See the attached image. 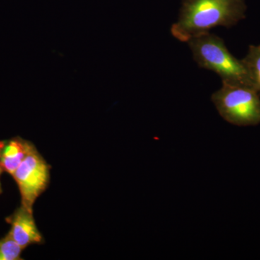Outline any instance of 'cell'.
<instances>
[{
    "instance_id": "cell-1",
    "label": "cell",
    "mask_w": 260,
    "mask_h": 260,
    "mask_svg": "<svg viewBox=\"0 0 260 260\" xmlns=\"http://www.w3.org/2000/svg\"><path fill=\"white\" fill-rule=\"evenodd\" d=\"M245 0H183L173 37L187 42L218 26L231 28L246 18Z\"/></svg>"
},
{
    "instance_id": "cell-2",
    "label": "cell",
    "mask_w": 260,
    "mask_h": 260,
    "mask_svg": "<svg viewBox=\"0 0 260 260\" xmlns=\"http://www.w3.org/2000/svg\"><path fill=\"white\" fill-rule=\"evenodd\" d=\"M186 43L200 68L215 72L223 83L251 87L245 65L229 52L221 38L208 32L191 38Z\"/></svg>"
},
{
    "instance_id": "cell-3",
    "label": "cell",
    "mask_w": 260,
    "mask_h": 260,
    "mask_svg": "<svg viewBox=\"0 0 260 260\" xmlns=\"http://www.w3.org/2000/svg\"><path fill=\"white\" fill-rule=\"evenodd\" d=\"M211 100L220 116L239 126L260 124V93L250 86L223 83Z\"/></svg>"
},
{
    "instance_id": "cell-4",
    "label": "cell",
    "mask_w": 260,
    "mask_h": 260,
    "mask_svg": "<svg viewBox=\"0 0 260 260\" xmlns=\"http://www.w3.org/2000/svg\"><path fill=\"white\" fill-rule=\"evenodd\" d=\"M12 176L18 184L22 205L32 211L36 200L49 184L50 167L34 147Z\"/></svg>"
},
{
    "instance_id": "cell-5",
    "label": "cell",
    "mask_w": 260,
    "mask_h": 260,
    "mask_svg": "<svg viewBox=\"0 0 260 260\" xmlns=\"http://www.w3.org/2000/svg\"><path fill=\"white\" fill-rule=\"evenodd\" d=\"M11 229L9 234L23 249L34 244L42 243V234L35 223L32 211L21 205L10 218Z\"/></svg>"
},
{
    "instance_id": "cell-6",
    "label": "cell",
    "mask_w": 260,
    "mask_h": 260,
    "mask_svg": "<svg viewBox=\"0 0 260 260\" xmlns=\"http://www.w3.org/2000/svg\"><path fill=\"white\" fill-rule=\"evenodd\" d=\"M34 147L30 142L19 137L0 142V167L13 175Z\"/></svg>"
},
{
    "instance_id": "cell-7",
    "label": "cell",
    "mask_w": 260,
    "mask_h": 260,
    "mask_svg": "<svg viewBox=\"0 0 260 260\" xmlns=\"http://www.w3.org/2000/svg\"><path fill=\"white\" fill-rule=\"evenodd\" d=\"M249 75L251 88L260 93V45H250L245 57L242 59Z\"/></svg>"
},
{
    "instance_id": "cell-8",
    "label": "cell",
    "mask_w": 260,
    "mask_h": 260,
    "mask_svg": "<svg viewBox=\"0 0 260 260\" xmlns=\"http://www.w3.org/2000/svg\"><path fill=\"white\" fill-rule=\"evenodd\" d=\"M23 249L8 234L0 239V260L20 259V254Z\"/></svg>"
},
{
    "instance_id": "cell-9",
    "label": "cell",
    "mask_w": 260,
    "mask_h": 260,
    "mask_svg": "<svg viewBox=\"0 0 260 260\" xmlns=\"http://www.w3.org/2000/svg\"><path fill=\"white\" fill-rule=\"evenodd\" d=\"M3 172V169H1V167H0V174H1V173ZM0 189H1V187H0Z\"/></svg>"
}]
</instances>
